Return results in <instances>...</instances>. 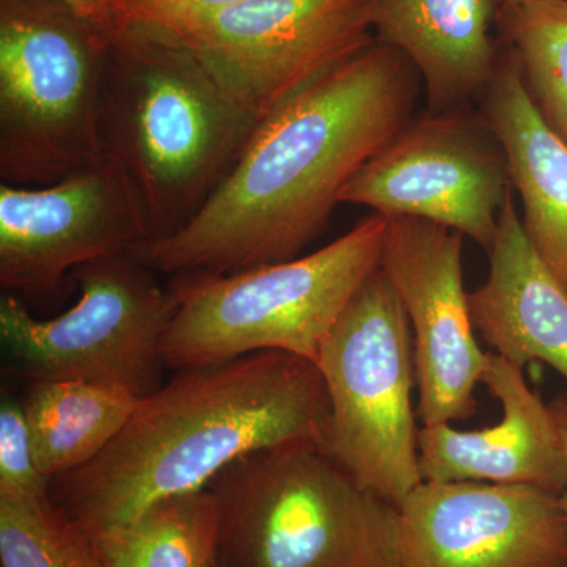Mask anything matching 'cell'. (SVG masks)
<instances>
[{
	"instance_id": "1",
	"label": "cell",
	"mask_w": 567,
	"mask_h": 567,
	"mask_svg": "<svg viewBox=\"0 0 567 567\" xmlns=\"http://www.w3.org/2000/svg\"><path fill=\"white\" fill-rule=\"evenodd\" d=\"M417 80L404 52L372 40L264 114L192 221L134 256L174 278L300 256L358 171L409 125Z\"/></svg>"
},
{
	"instance_id": "2",
	"label": "cell",
	"mask_w": 567,
	"mask_h": 567,
	"mask_svg": "<svg viewBox=\"0 0 567 567\" xmlns=\"http://www.w3.org/2000/svg\"><path fill=\"white\" fill-rule=\"evenodd\" d=\"M330 401L315 361L259 352L177 371L140 399L102 454L54 477L50 496L91 536L208 488L237 458L311 442L324 450Z\"/></svg>"
},
{
	"instance_id": "3",
	"label": "cell",
	"mask_w": 567,
	"mask_h": 567,
	"mask_svg": "<svg viewBox=\"0 0 567 567\" xmlns=\"http://www.w3.org/2000/svg\"><path fill=\"white\" fill-rule=\"evenodd\" d=\"M257 121L175 33L130 25L112 39L103 152L130 183L147 241L192 221L233 169Z\"/></svg>"
},
{
	"instance_id": "4",
	"label": "cell",
	"mask_w": 567,
	"mask_h": 567,
	"mask_svg": "<svg viewBox=\"0 0 567 567\" xmlns=\"http://www.w3.org/2000/svg\"><path fill=\"white\" fill-rule=\"evenodd\" d=\"M208 491L216 567H393L398 509L317 443L246 454Z\"/></svg>"
},
{
	"instance_id": "5",
	"label": "cell",
	"mask_w": 567,
	"mask_h": 567,
	"mask_svg": "<svg viewBox=\"0 0 567 567\" xmlns=\"http://www.w3.org/2000/svg\"><path fill=\"white\" fill-rule=\"evenodd\" d=\"M388 218L372 213L319 251L230 275L178 276L164 334V364L182 369L245 354L286 352L317 361L324 339L380 267Z\"/></svg>"
},
{
	"instance_id": "6",
	"label": "cell",
	"mask_w": 567,
	"mask_h": 567,
	"mask_svg": "<svg viewBox=\"0 0 567 567\" xmlns=\"http://www.w3.org/2000/svg\"><path fill=\"white\" fill-rule=\"evenodd\" d=\"M112 37L55 0H0V178L47 186L104 155Z\"/></svg>"
},
{
	"instance_id": "7",
	"label": "cell",
	"mask_w": 567,
	"mask_h": 567,
	"mask_svg": "<svg viewBox=\"0 0 567 567\" xmlns=\"http://www.w3.org/2000/svg\"><path fill=\"white\" fill-rule=\"evenodd\" d=\"M316 364L330 401L324 451L365 491L398 506L423 483L415 354L404 306L380 267L347 305Z\"/></svg>"
},
{
	"instance_id": "8",
	"label": "cell",
	"mask_w": 567,
	"mask_h": 567,
	"mask_svg": "<svg viewBox=\"0 0 567 567\" xmlns=\"http://www.w3.org/2000/svg\"><path fill=\"white\" fill-rule=\"evenodd\" d=\"M133 252L81 265V297L69 311L39 319L21 298L0 300V339L32 379L111 383L137 398L158 390L164 334L177 308L174 290Z\"/></svg>"
},
{
	"instance_id": "9",
	"label": "cell",
	"mask_w": 567,
	"mask_h": 567,
	"mask_svg": "<svg viewBox=\"0 0 567 567\" xmlns=\"http://www.w3.org/2000/svg\"><path fill=\"white\" fill-rule=\"evenodd\" d=\"M374 0H238L175 31L257 115L374 37Z\"/></svg>"
},
{
	"instance_id": "10",
	"label": "cell",
	"mask_w": 567,
	"mask_h": 567,
	"mask_svg": "<svg viewBox=\"0 0 567 567\" xmlns=\"http://www.w3.org/2000/svg\"><path fill=\"white\" fill-rule=\"evenodd\" d=\"M145 241L136 197L111 156L52 185H0V286L21 300H54L81 265Z\"/></svg>"
},
{
	"instance_id": "11",
	"label": "cell",
	"mask_w": 567,
	"mask_h": 567,
	"mask_svg": "<svg viewBox=\"0 0 567 567\" xmlns=\"http://www.w3.org/2000/svg\"><path fill=\"white\" fill-rule=\"evenodd\" d=\"M509 193L505 153L487 125L447 111L409 123L358 171L341 203L440 224L488 251Z\"/></svg>"
},
{
	"instance_id": "12",
	"label": "cell",
	"mask_w": 567,
	"mask_h": 567,
	"mask_svg": "<svg viewBox=\"0 0 567 567\" xmlns=\"http://www.w3.org/2000/svg\"><path fill=\"white\" fill-rule=\"evenodd\" d=\"M380 270L404 306L412 330L423 425L465 421L487 352L477 344L464 284V235L410 216H386Z\"/></svg>"
},
{
	"instance_id": "13",
	"label": "cell",
	"mask_w": 567,
	"mask_h": 567,
	"mask_svg": "<svg viewBox=\"0 0 567 567\" xmlns=\"http://www.w3.org/2000/svg\"><path fill=\"white\" fill-rule=\"evenodd\" d=\"M393 567H565L559 495L477 481H423L395 506Z\"/></svg>"
},
{
	"instance_id": "14",
	"label": "cell",
	"mask_w": 567,
	"mask_h": 567,
	"mask_svg": "<svg viewBox=\"0 0 567 567\" xmlns=\"http://www.w3.org/2000/svg\"><path fill=\"white\" fill-rule=\"evenodd\" d=\"M481 385L502 404V420L470 432L423 425L417 431L423 481H477L561 495L565 447L550 404L529 388L524 369L495 352H487Z\"/></svg>"
},
{
	"instance_id": "15",
	"label": "cell",
	"mask_w": 567,
	"mask_h": 567,
	"mask_svg": "<svg viewBox=\"0 0 567 567\" xmlns=\"http://www.w3.org/2000/svg\"><path fill=\"white\" fill-rule=\"evenodd\" d=\"M487 252V281L468 295L475 330L509 363L543 361L567 382V290L529 244L513 193Z\"/></svg>"
},
{
	"instance_id": "16",
	"label": "cell",
	"mask_w": 567,
	"mask_h": 567,
	"mask_svg": "<svg viewBox=\"0 0 567 567\" xmlns=\"http://www.w3.org/2000/svg\"><path fill=\"white\" fill-rule=\"evenodd\" d=\"M484 118L505 153L529 244L567 290V142L533 102L511 48L488 82Z\"/></svg>"
},
{
	"instance_id": "17",
	"label": "cell",
	"mask_w": 567,
	"mask_h": 567,
	"mask_svg": "<svg viewBox=\"0 0 567 567\" xmlns=\"http://www.w3.org/2000/svg\"><path fill=\"white\" fill-rule=\"evenodd\" d=\"M496 0H374L375 39L404 52L434 110L486 91L498 58L491 28Z\"/></svg>"
},
{
	"instance_id": "18",
	"label": "cell",
	"mask_w": 567,
	"mask_h": 567,
	"mask_svg": "<svg viewBox=\"0 0 567 567\" xmlns=\"http://www.w3.org/2000/svg\"><path fill=\"white\" fill-rule=\"evenodd\" d=\"M140 399L111 383L32 379L24 409L37 465L51 481L102 454L128 423Z\"/></svg>"
},
{
	"instance_id": "19",
	"label": "cell",
	"mask_w": 567,
	"mask_h": 567,
	"mask_svg": "<svg viewBox=\"0 0 567 567\" xmlns=\"http://www.w3.org/2000/svg\"><path fill=\"white\" fill-rule=\"evenodd\" d=\"M92 537L104 567H216L215 496H175Z\"/></svg>"
},
{
	"instance_id": "20",
	"label": "cell",
	"mask_w": 567,
	"mask_h": 567,
	"mask_svg": "<svg viewBox=\"0 0 567 567\" xmlns=\"http://www.w3.org/2000/svg\"><path fill=\"white\" fill-rule=\"evenodd\" d=\"M496 17L533 102L567 142V0L499 6Z\"/></svg>"
},
{
	"instance_id": "21",
	"label": "cell",
	"mask_w": 567,
	"mask_h": 567,
	"mask_svg": "<svg viewBox=\"0 0 567 567\" xmlns=\"http://www.w3.org/2000/svg\"><path fill=\"white\" fill-rule=\"evenodd\" d=\"M2 567H104L93 537L50 494L0 498Z\"/></svg>"
},
{
	"instance_id": "22",
	"label": "cell",
	"mask_w": 567,
	"mask_h": 567,
	"mask_svg": "<svg viewBox=\"0 0 567 567\" xmlns=\"http://www.w3.org/2000/svg\"><path fill=\"white\" fill-rule=\"evenodd\" d=\"M50 494L41 475L24 409L3 401L0 406V498Z\"/></svg>"
},
{
	"instance_id": "23",
	"label": "cell",
	"mask_w": 567,
	"mask_h": 567,
	"mask_svg": "<svg viewBox=\"0 0 567 567\" xmlns=\"http://www.w3.org/2000/svg\"><path fill=\"white\" fill-rule=\"evenodd\" d=\"M234 2L238 0H114L123 29L144 25L167 32Z\"/></svg>"
},
{
	"instance_id": "24",
	"label": "cell",
	"mask_w": 567,
	"mask_h": 567,
	"mask_svg": "<svg viewBox=\"0 0 567 567\" xmlns=\"http://www.w3.org/2000/svg\"><path fill=\"white\" fill-rule=\"evenodd\" d=\"M78 18L114 39L123 31L114 0H55Z\"/></svg>"
},
{
	"instance_id": "25",
	"label": "cell",
	"mask_w": 567,
	"mask_h": 567,
	"mask_svg": "<svg viewBox=\"0 0 567 567\" xmlns=\"http://www.w3.org/2000/svg\"><path fill=\"white\" fill-rule=\"evenodd\" d=\"M551 412H554L555 420H557L559 435H561L563 447H565L566 457V486L559 495L561 502L563 513H565L566 527H567V393L557 395L550 402Z\"/></svg>"
},
{
	"instance_id": "26",
	"label": "cell",
	"mask_w": 567,
	"mask_h": 567,
	"mask_svg": "<svg viewBox=\"0 0 567 567\" xmlns=\"http://www.w3.org/2000/svg\"><path fill=\"white\" fill-rule=\"evenodd\" d=\"M499 6H518V3L535 2V0H496Z\"/></svg>"
},
{
	"instance_id": "27",
	"label": "cell",
	"mask_w": 567,
	"mask_h": 567,
	"mask_svg": "<svg viewBox=\"0 0 567 567\" xmlns=\"http://www.w3.org/2000/svg\"><path fill=\"white\" fill-rule=\"evenodd\" d=\"M565 567H567V565Z\"/></svg>"
}]
</instances>
